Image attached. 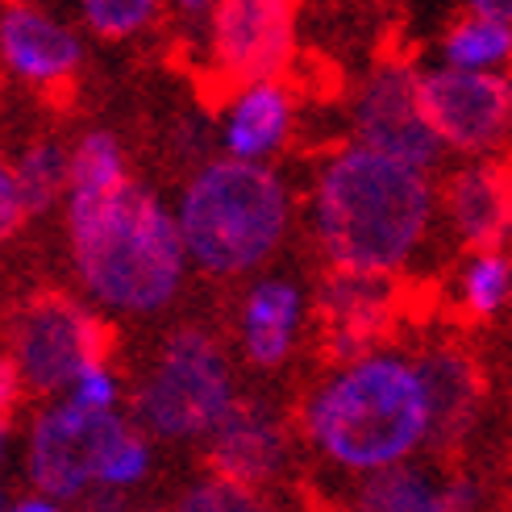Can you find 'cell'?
<instances>
[{
	"instance_id": "ba28073f",
	"label": "cell",
	"mask_w": 512,
	"mask_h": 512,
	"mask_svg": "<svg viewBox=\"0 0 512 512\" xmlns=\"http://www.w3.org/2000/svg\"><path fill=\"white\" fill-rule=\"evenodd\" d=\"M421 109L442 146L483 155L512 138V84L492 71H429L421 75Z\"/></svg>"
},
{
	"instance_id": "30bf717a",
	"label": "cell",
	"mask_w": 512,
	"mask_h": 512,
	"mask_svg": "<svg viewBox=\"0 0 512 512\" xmlns=\"http://www.w3.org/2000/svg\"><path fill=\"white\" fill-rule=\"evenodd\" d=\"M213 50L225 75L246 88L275 80L292 55V9L279 0H234L213 13Z\"/></svg>"
},
{
	"instance_id": "52a82bcc",
	"label": "cell",
	"mask_w": 512,
	"mask_h": 512,
	"mask_svg": "<svg viewBox=\"0 0 512 512\" xmlns=\"http://www.w3.org/2000/svg\"><path fill=\"white\" fill-rule=\"evenodd\" d=\"M21 379L38 392H55L75 383L84 367L105 363V329L80 304L63 296H42L17 317L13 329Z\"/></svg>"
},
{
	"instance_id": "44dd1931",
	"label": "cell",
	"mask_w": 512,
	"mask_h": 512,
	"mask_svg": "<svg viewBox=\"0 0 512 512\" xmlns=\"http://www.w3.org/2000/svg\"><path fill=\"white\" fill-rule=\"evenodd\" d=\"M17 188L25 200V213H42L71 188V159L55 142H34L17 163Z\"/></svg>"
},
{
	"instance_id": "9a60e30c",
	"label": "cell",
	"mask_w": 512,
	"mask_h": 512,
	"mask_svg": "<svg viewBox=\"0 0 512 512\" xmlns=\"http://www.w3.org/2000/svg\"><path fill=\"white\" fill-rule=\"evenodd\" d=\"M479 488L471 479H438L425 467L375 471L358 488L354 512H475Z\"/></svg>"
},
{
	"instance_id": "f546056e",
	"label": "cell",
	"mask_w": 512,
	"mask_h": 512,
	"mask_svg": "<svg viewBox=\"0 0 512 512\" xmlns=\"http://www.w3.org/2000/svg\"><path fill=\"white\" fill-rule=\"evenodd\" d=\"M5 446H9V421H0V454H5Z\"/></svg>"
},
{
	"instance_id": "7a4b0ae2",
	"label": "cell",
	"mask_w": 512,
	"mask_h": 512,
	"mask_svg": "<svg viewBox=\"0 0 512 512\" xmlns=\"http://www.w3.org/2000/svg\"><path fill=\"white\" fill-rule=\"evenodd\" d=\"M71 254L88 292L121 313H155L184 279V234L163 204L125 184L113 196L67 200Z\"/></svg>"
},
{
	"instance_id": "9c48e42d",
	"label": "cell",
	"mask_w": 512,
	"mask_h": 512,
	"mask_svg": "<svg viewBox=\"0 0 512 512\" xmlns=\"http://www.w3.org/2000/svg\"><path fill=\"white\" fill-rule=\"evenodd\" d=\"M358 146L396 159L413 171H429L442 159V138L421 109V80L400 63H383L354 105Z\"/></svg>"
},
{
	"instance_id": "e0dca14e",
	"label": "cell",
	"mask_w": 512,
	"mask_h": 512,
	"mask_svg": "<svg viewBox=\"0 0 512 512\" xmlns=\"http://www.w3.org/2000/svg\"><path fill=\"white\" fill-rule=\"evenodd\" d=\"M300 321V292L288 279H267L246 296L242 309V346L246 358L259 367L284 363Z\"/></svg>"
},
{
	"instance_id": "277c9868",
	"label": "cell",
	"mask_w": 512,
	"mask_h": 512,
	"mask_svg": "<svg viewBox=\"0 0 512 512\" xmlns=\"http://www.w3.org/2000/svg\"><path fill=\"white\" fill-rule=\"evenodd\" d=\"M175 221L196 267L209 275H242L284 238L288 192L259 163L217 159L196 171Z\"/></svg>"
},
{
	"instance_id": "484cf974",
	"label": "cell",
	"mask_w": 512,
	"mask_h": 512,
	"mask_svg": "<svg viewBox=\"0 0 512 512\" xmlns=\"http://www.w3.org/2000/svg\"><path fill=\"white\" fill-rule=\"evenodd\" d=\"M71 404L92 408V413H113V404H117V379H113V371H109L105 363L84 367V375L75 379Z\"/></svg>"
},
{
	"instance_id": "3957f363",
	"label": "cell",
	"mask_w": 512,
	"mask_h": 512,
	"mask_svg": "<svg viewBox=\"0 0 512 512\" xmlns=\"http://www.w3.org/2000/svg\"><path fill=\"white\" fill-rule=\"evenodd\" d=\"M304 429L338 467H400L429 438V404L417 367L396 354L354 358L309 396Z\"/></svg>"
},
{
	"instance_id": "d4e9b609",
	"label": "cell",
	"mask_w": 512,
	"mask_h": 512,
	"mask_svg": "<svg viewBox=\"0 0 512 512\" xmlns=\"http://www.w3.org/2000/svg\"><path fill=\"white\" fill-rule=\"evenodd\" d=\"M146 467H150V450H146V442L138 438V433H130V438L117 446V454L109 458L100 488H130V483H138L146 475Z\"/></svg>"
},
{
	"instance_id": "f1b7e54d",
	"label": "cell",
	"mask_w": 512,
	"mask_h": 512,
	"mask_svg": "<svg viewBox=\"0 0 512 512\" xmlns=\"http://www.w3.org/2000/svg\"><path fill=\"white\" fill-rule=\"evenodd\" d=\"M9 512H63V508H59L55 500H42V496H38V500H21V504H13Z\"/></svg>"
},
{
	"instance_id": "83f0119b",
	"label": "cell",
	"mask_w": 512,
	"mask_h": 512,
	"mask_svg": "<svg viewBox=\"0 0 512 512\" xmlns=\"http://www.w3.org/2000/svg\"><path fill=\"white\" fill-rule=\"evenodd\" d=\"M17 400H21V367L17 358H0V421H9Z\"/></svg>"
},
{
	"instance_id": "5bb4252c",
	"label": "cell",
	"mask_w": 512,
	"mask_h": 512,
	"mask_svg": "<svg viewBox=\"0 0 512 512\" xmlns=\"http://www.w3.org/2000/svg\"><path fill=\"white\" fill-rule=\"evenodd\" d=\"M417 375H421L425 404H429V438L433 442L463 438L467 425L479 413V400H483L479 367L463 350L433 346L417 358Z\"/></svg>"
},
{
	"instance_id": "4316f807",
	"label": "cell",
	"mask_w": 512,
	"mask_h": 512,
	"mask_svg": "<svg viewBox=\"0 0 512 512\" xmlns=\"http://www.w3.org/2000/svg\"><path fill=\"white\" fill-rule=\"evenodd\" d=\"M25 217V200L17 188V167L0 155V242H5Z\"/></svg>"
},
{
	"instance_id": "8fae6325",
	"label": "cell",
	"mask_w": 512,
	"mask_h": 512,
	"mask_svg": "<svg viewBox=\"0 0 512 512\" xmlns=\"http://www.w3.org/2000/svg\"><path fill=\"white\" fill-rule=\"evenodd\" d=\"M284 425L271 408L263 404H234L225 413V421L213 429V446H209V467L217 471V479L242 483L254 488L279 471L284 463Z\"/></svg>"
},
{
	"instance_id": "8992f818",
	"label": "cell",
	"mask_w": 512,
	"mask_h": 512,
	"mask_svg": "<svg viewBox=\"0 0 512 512\" xmlns=\"http://www.w3.org/2000/svg\"><path fill=\"white\" fill-rule=\"evenodd\" d=\"M130 425L117 413H92L80 404H55L34 421L30 433V475L46 496H84L105 479L109 458L130 438Z\"/></svg>"
},
{
	"instance_id": "2e32d148",
	"label": "cell",
	"mask_w": 512,
	"mask_h": 512,
	"mask_svg": "<svg viewBox=\"0 0 512 512\" xmlns=\"http://www.w3.org/2000/svg\"><path fill=\"white\" fill-rule=\"evenodd\" d=\"M288 121H292V100L284 84H250L238 92V100L229 105L225 113V146H229V159L238 163H254L271 155V150L284 142L288 134Z\"/></svg>"
},
{
	"instance_id": "4fadbf2b",
	"label": "cell",
	"mask_w": 512,
	"mask_h": 512,
	"mask_svg": "<svg viewBox=\"0 0 512 512\" xmlns=\"http://www.w3.org/2000/svg\"><path fill=\"white\" fill-rule=\"evenodd\" d=\"M0 55L34 84H63L80 67V38L38 9H5L0 17Z\"/></svg>"
},
{
	"instance_id": "d6986e66",
	"label": "cell",
	"mask_w": 512,
	"mask_h": 512,
	"mask_svg": "<svg viewBox=\"0 0 512 512\" xmlns=\"http://www.w3.org/2000/svg\"><path fill=\"white\" fill-rule=\"evenodd\" d=\"M454 71H488L512 55V5H471L442 42Z\"/></svg>"
},
{
	"instance_id": "7402d4cb",
	"label": "cell",
	"mask_w": 512,
	"mask_h": 512,
	"mask_svg": "<svg viewBox=\"0 0 512 512\" xmlns=\"http://www.w3.org/2000/svg\"><path fill=\"white\" fill-rule=\"evenodd\" d=\"M508 288H512V263L504 254H475V263L467 267L463 275V300L475 317H492L500 304L508 300Z\"/></svg>"
},
{
	"instance_id": "7c38bea8",
	"label": "cell",
	"mask_w": 512,
	"mask_h": 512,
	"mask_svg": "<svg viewBox=\"0 0 512 512\" xmlns=\"http://www.w3.org/2000/svg\"><path fill=\"white\" fill-rule=\"evenodd\" d=\"M446 213L458 238L479 254H492V246H500L512 229V159L475 163L450 175Z\"/></svg>"
},
{
	"instance_id": "ffe728a7",
	"label": "cell",
	"mask_w": 512,
	"mask_h": 512,
	"mask_svg": "<svg viewBox=\"0 0 512 512\" xmlns=\"http://www.w3.org/2000/svg\"><path fill=\"white\" fill-rule=\"evenodd\" d=\"M125 184H130V179H125L117 138L113 134H84L80 146H75V155H71V196L96 200V196L121 192Z\"/></svg>"
},
{
	"instance_id": "ac0fdd59",
	"label": "cell",
	"mask_w": 512,
	"mask_h": 512,
	"mask_svg": "<svg viewBox=\"0 0 512 512\" xmlns=\"http://www.w3.org/2000/svg\"><path fill=\"white\" fill-rule=\"evenodd\" d=\"M392 309V288L388 275H358V271H338L325 284V313L338 325V346L358 350V342H367L375 329L383 325Z\"/></svg>"
},
{
	"instance_id": "4dcf8cb0",
	"label": "cell",
	"mask_w": 512,
	"mask_h": 512,
	"mask_svg": "<svg viewBox=\"0 0 512 512\" xmlns=\"http://www.w3.org/2000/svg\"><path fill=\"white\" fill-rule=\"evenodd\" d=\"M0 512H5V492H0Z\"/></svg>"
},
{
	"instance_id": "6da1fadb",
	"label": "cell",
	"mask_w": 512,
	"mask_h": 512,
	"mask_svg": "<svg viewBox=\"0 0 512 512\" xmlns=\"http://www.w3.org/2000/svg\"><path fill=\"white\" fill-rule=\"evenodd\" d=\"M433 217L425 171L350 146L325 163L313 196V221L338 271L388 275L413 254Z\"/></svg>"
},
{
	"instance_id": "603a6c76",
	"label": "cell",
	"mask_w": 512,
	"mask_h": 512,
	"mask_svg": "<svg viewBox=\"0 0 512 512\" xmlns=\"http://www.w3.org/2000/svg\"><path fill=\"white\" fill-rule=\"evenodd\" d=\"M175 512H271L259 492L242 488V483H229V479H209V483H196V488L179 500Z\"/></svg>"
},
{
	"instance_id": "cb8c5ba5",
	"label": "cell",
	"mask_w": 512,
	"mask_h": 512,
	"mask_svg": "<svg viewBox=\"0 0 512 512\" xmlns=\"http://www.w3.org/2000/svg\"><path fill=\"white\" fill-rule=\"evenodd\" d=\"M150 17H155V5H150V0H88L84 5V21L105 38L134 34Z\"/></svg>"
},
{
	"instance_id": "5b68a950",
	"label": "cell",
	"mask_w": 512,
	"mask_h": 512,
	"mask_svg": "<svg viewBox=\"0 0 512 512\" xmlns=\"http://www.w3.org/2000/svg\"><path fill=\"white\" fill-rule=\"evenodd\" d=\"M234 404L238 400L225 350L200 329H179L167 338L159 367L150 371L138 392L142 421L155 433H167V438L213 433Z\"/></svg>"
}]
</instances>
